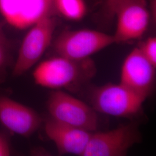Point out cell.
I'll return each instance as SVG.
<instances>
[{"label": "cell", "instance_id": "6da1fadb", "mask_svg": "<svg viewBox=\"0 0 156 156\" xmlns=\"http://www.w3.org/2000/svg\"><path fill=\"white\" fill-rule=\"evenodd\" d=\"M94 62L90 58L74 60L57 56L44 60L35 68V83L54 90L76 87L90 80L96 73Z\"/></svg>", "mask_w": 156, "mask_h": 156}, {"label": "cell", "instance_id": "7a4b0ae2", "mask_svg": "<svg viewBox=\"0 0 156 156\" xmlns=\"http://www.w3.org/2000/svg\"><path fill=\"white\" fill-rule=\"evenodd\" d=\"M146 99L121 83L95 87L90 94L91 106L95 111L117 117L138 115Z\"/></svg>", "mask_w": 156, "mask_h": 156}, {"label": "cell", "instance_id": "3957f363", "mask_svg": "<svg viewBox=\"0 0 156 156\" xmlns=\"http://www.w3.org/2000/svg\"><path fill=\"white\" fill-rule=\"evenodd\" d=\"M47 108L50 118L58 122L92 133L97 129L98 119L93 108L62 90L50 93Z\"/></svg>", "mask_w": 156, "mask_h": 156}, {"label": "cell", "instance_id": "277c9868", "mask_svg": "<svg viewBox=\"0 0 156 156\" xmlns=\"http://www.w3.org/2000/svg\"><path fill=\"white\" fill-rule=\"evenodd\" d=\"M115 43L113 35L93 30L65 31L53 43L58 56L83 60Z\"/></svg>", "mask_w": 156, "mask_h": 156}, {"label": "cell", "instance_id": "5b68a950", "mask_svg": "<svg viewBox=\"0 0 156 156\" xmlns=\"http://www.w3.org/2000/svg\"><path fill=\"white\" fill-rule=\"evenodd\" d=\"M56 24L55 19L49 14L34 23L20 47L13 70V75H22L39 61L51 44Z\"/></svg>", "mask_w": 156, "mask_h": 156}, {"label": "cell", "instance_id": "8992f818", "mask_svg": "<svg viewBox=\"0 0 156 156\" xmlns=\"http://www.w3.org/2000/svg\"><path fill=\"white\" fill-rule=\"evenodd\" d=\"M140 133L134 123L122 125L104 132H93L83 156H126L140 140Z\"/></svg>", "mask_w": 156, "mask_h": 156}, {"label": "cell", "instance_id": "52a82bcc", "mask_svg": "<svg viewBox=\"0 0 156 156\" xmlns=\"http://www.w3.org/2000/svg\"><path fill=\"white\" fill-rule=\"evenodd\" d=\"M115 33V43L139 39L148 27L150 14L145 0H124L119 6Z\"/></svg>", "mask_w": 156, "mask_h": 156}, {"label": "cell", "instance_id": "ba28073f", "mask_svg": "<svg viewBox=\"0 0 156 156\" xmlns=\"http://www.w3.org/2000/svg\"><path fill=\"white\" fill-rule=\"evenodd\" d=\"M155 70L156 67L135 48L123 62L120 83L147 98L154 88Z\"/></svg>", "mask_w": 156, "mask_h": 156}, {"label": "cell", "instance_id": "9c48e42d", "mask_svg": "<svg viewBox=\"0 0 156 156\" xmlns=\"http://www.w3.org/2000/svg\"><path fill=\"white\" fill-rule=\"evenodd\" d=\"M0 123L12 133L28 137L38 129L42 119L32 108L1 95Z\"/></svg>", "mask_w": 156, "mask_h": 156}, {"label": "cell", "instance_id": "30bf717a", "mask_svg": "<svg viewBox=\"0 0 156 156\" xmlns=\"http://www.w3.org/2000/svg\"><path fill=\"white\" fill-rule=\"evenodd\" d=\"M45 133L56 145L59 154L83 156L92 132L49 119L45 124Z\"/></svg>", "mask_w": 156, "mask_h": 156}, {"label": "cell", "instance_id": "8fae6325", "mask_svg": "<svg viewBox=\"0 0 156 156\" xmlns=\"http://www.w3.org/2000/svg\"><path fill=\"white\" fill-rule=\"evenodd\" d=\"M51 4L47 0H0V12L13 26L24 28L49 14Z\"/></svg>", "mask_w": 156, "mask_h": 156}, {"label": "cell", "instance_id": "7c38bea8", "mask_svg": "<svg viewBox=\"0 0 156 156\" xmlns=\"http://www.w3.org/2000/svg\"><path fill=\"white\" fill-rule=\"evenodd\" d=\"M53 4L62 16L71 20L82 19L86 12L84 0H53Z\"/></svg>", "mask_w": 156, "mask_h": 156}, {"label": "cell", "instance_id": "4fadbf2b", "mask_svg": "<svg viewBox=\"0 0 156 156\" xmlns=\"http://www.w3.org/2000/svg\"><path fill=\"white\" fill-rule=\"evenodd\" d=\"M139 48L143 55L156 67V38L151 37L140 44Z\"/></svg>", "mask_w": 156, "mask_h": 156}, {"label": "cell", "instance_id": "5bb4252c", "mask_svg": "<svg viewBox=\"0 0 156 156\" xmlns=\"http://www.w3.org/2000/svg\"><path fill=\"white\" fill-rule=\"evenodd\" d=\"M124 0H104L103 17L106 20H112L116 16L117 9Z\"/></svg>", "mask_w": 156, "mask_h": 156}, {"label": "cell", "instance_id": "9a60e30c", "mask_svg": "<svg viewBox=\"0 0 156 156\" xmlns=\"http://www.w3.org/2000/svg\"><path fill=\"white\" fill-rule=\"evenodd\" d=\"M9 45L8 40L0 39V68L5 66L8 60L7 48Z\"/></svg>", "mask_w": 156, "mask_h": 156}, {"label": "cell", "instance_id": "2e32d148", "mask_svg": "<svg viewBox=\"0 0 156 156\" xmlns=\"http://www.w3.org/2000/svg\"><path fill=\"white\" fill-rule=\"evenodd\" d=\"M11 149L9 143L5 138L0 135V156L10 155Z\"/></svg>", "mask_w": 156, "mask_h": 156}, {"label": "cell", "instance_id": "e0dca14e", "mask_svg": "<svg viewBox=\"0 0 156 156\" xmlns=\"http://www.w3.org/2000/svg\"><path fill=\"white\" fill-rule=\"evenodd\" d=\"M0 39L5 40V41L7 40L6 38L5 35L4 34V31H3L2 26L1 24V23H0Z\"/></svg>", "mask_w": 156, "mask_h": 156}, {"label": "cell", "instance_id": "ac0fdd59", "mask_svg": "<svg viewBox=\"0 0 156 156\" xmlns=\"http://www.w3.org/2000/svg\"><path fill=\"white\" fill-rule=\"evenodd\" d=\"M47 1H49V2H51L53 3V0H47Z\"/></svg>", "mask_w": 156, "mask_h": 156}]
</instances>
